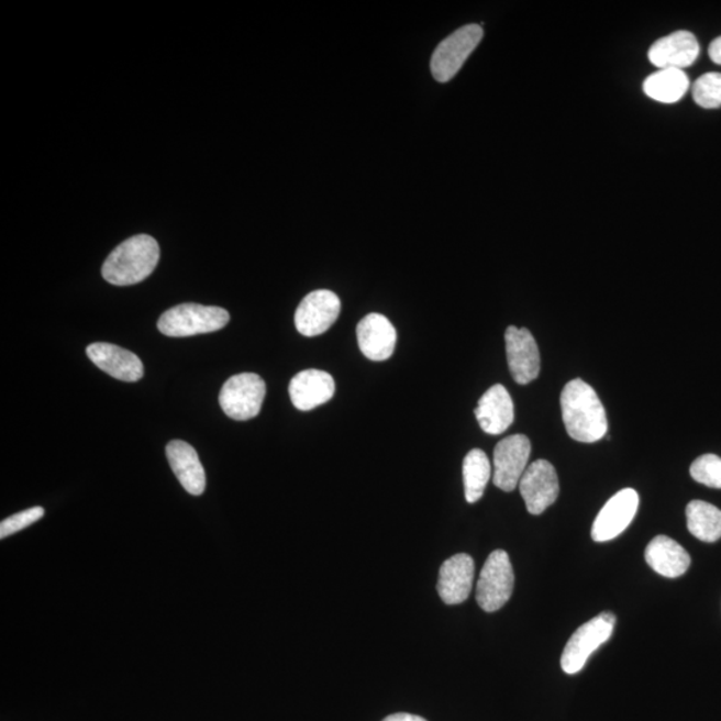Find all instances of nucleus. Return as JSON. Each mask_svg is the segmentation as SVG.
Segmentation results:
<instances>
[{
  "label": "nucleus",
  "instance_id": "obj_23",
  "mask_svg": "<svg viewBox=\"0 0 721 721\" xmlns=\"http://www.w3.org/2000/svg\"><path fill=\"white\" fill-rule=\"evenodd\" d=\"M463 476L465 487V499L475 503L481 499L485 488L492 476V466L485 452L472 450L464 458Z\"/></svg>",
  "mask_w": 721,
  "mask_h": 721
},
{
  "label": "nucleus",
  "instance_id": "obj_27",
  "mask_svg": "<svg viewBox=\"0 0 721 721\" xmlns=\"http://www.w3.org/2000/svg\"><path fill=\"white\" fill-rule=\"evenodd\" d=\"M708 54H710L713 64L721 66V36L711 43Z\"/></svg>",
  "mask_w": 721,
  "mask_h": 721
},
{
  "label": "nucleus",
  "instance_id": "obj_25",
  "mask_svg": "<svg viewBox=\"0 0 721 721\" xmlns=\"http://www.w3.org/2000/svg\"><path fill=\"white\" fill-rule=\"evenodd\" d=\"M691 476L695 481L706 487L721 489V458L717 455H702L691 465Z\"/></svg>",
  "mask_w": 721,
  "mask_h": 721
},
{
  "label": "nucleus",
  "instance_id": "obj_11",
  "mask_svg": "<svg viewBox=\"0 0 721 721\" xmlns=\"http://www.w3.org/2000/svg\"><path fill=\"white\" fill-rule=\"evenodd\" d=\"M640 497L635 489L625 488L602 507L592 526L596 543H606L620 536L637 513Z\"/></svg>",
  "mask_w": 721,
  "mask_h": 721
},
{
  "label": "nucleus",
  "instance_id": "obj_17",
  "mask_svg": "<svg viewBox=\"0 0 721 721\" xmlns=\"http://www.w3.org/2000/svg\"><path fill=\"white\" fill-rule=\"evenodd\" d=\"M335 384L329 373L308 369L298 373L289 385L290 400L301 412H309L333 399Z\"/></svg>",
  "mask_w": 721,
  "mask_h": 721
},
{
  "label": "nucleus",
  "instance_id": "obj_5",
  "mask_svg": "<svg viewBox=\"0 0 721 721\" xmlns=\"http://www.w3.org/2000/svg\"><path fill=\"white\" fill-rule=\"evenodd\" d=\"M614 625H617V617L611 612H602L576 630L563 652L564 673L579 674L590 655L611 639Z\"/></svg>",
  "mask_w": 721,
  "mask_h": 721
},
{
  "label": "nucleus",
  "instance_id": "obj_19",
  "mask_svg": "<svg viewBox=\"0 0 721 721\" xmlns=\"http://www.w3.org/2000/svg\"><path fill=\"white\" fill-rule=\"evenodd\" d=\"M166 456L186 492L201 496L207 488V475L195 447L185 441L174 440L166 446Z\"/></svg>",
  "mask_w": 721,
  "mask_h": 721
},
{
  "label": "nucleus",
  "instance_id": "obj_9",
  "mask_svg": "<svg viewBox=\"0 0 721 721\" xmlns=\"http://www.w3.org/2000/svg\"><path fill=\"white\" fill-rule=\"evenodd\" d=\"M519 488L528 512L534 515L544 513L556 502L561 492L555 466L546 459H537L528 466Z\"/></svg>",
  "mask_w": 721,
  "mask_h": 721
},
{
  "label": "nucleus",
  "instance_id": "obj_7",
  "mask_svg": "<svg viewBox=\"0 0 721 721\" xmlns=\"http://www.w3.org/2000/svg\"><path fill=\"white\" fill-rule=\"evenodd\" d=\"M266 385L256 373L230 377L220 393V406L228 418L247 421L257 418L263 408Z\"/></svg>",
  "mask_w": 721,
  "mask_h": 721
},
{
  "label": "nucleus",
  "instance_id": "obj_16",
  "mask_svg": "<svg viewBox=\"0 0 721 721\" xmlns=\"http://www.w3.org/2000/svg\"><path fill=\"white\" fill-rule=\"evenodd\" d=\"M87 356L99 369L120 381H140L145 373L142 360L136 354L106 342H97L87 347Z\"/></svg>",
  "mask_w": 721,
  "mask_h": 721
},
{
  "label": "nucleus",
  "instance_id": "obj_14",
  "mask_svg": "<svg viewBox=\"0 0 721 721\" xmlns=\"http://www.w3.org/2000/svg\"><path fill=\"white\" fill-rule=\"evenodd\" d=\"M475 579V562L469 555H458L447 558L441 565L437 590L441 600L447 606L462 604L469 598Z\"/></svg>",
  "mask_w": 721,
  "mask_h": 721
},
{
  "label": "nucleus",
  "instance_id": "obj_15",
  "mask_svg": "<svg viewBox=\"0 0 721 721\" xmlns=\"http://www.w3.org/2000/svg\"><path fill=\"white\" fill-rule=\"evenodd\" d=\"M359 351L370 360H387L393 356L397 332L387 317L371 313L357 325Z\"/></svg>",
  "mask_w": 721,
  "mask_h": 721
},
{
  "label": "nucleus",
  "instance_id": "obj_26",
  "mask_svg": "<svg viewBox=\"0 0 721 721\" xmlns=\"http://www.w3.org/2000/svg\"><path fill=\"white\" fill-rule=\"evenodd\" d=\"M43 515H45V509L42 507L30 508L26 511L11 515V518L3 520L2 524H0V539H5L11 536V534L23 531L24 528L38 522Z\"/></svg>",
  "mask_w": 721,
  "mask_h": 721
},
{
  "label": "nucleus",
  "instance_id": "obj_6",
  "mask_svg": "<svg viewBox=\"0 0 721 721\" xmlns=\"http://www.w3.org/2000/svg\"><path fill=\"white\" fill-rule=\"evenodd\" d=\"M514 574L506 551L490 553L477 583L476 599L485 612L499 611L511 599Z\"/></svg>",
  "mask_w": 721,
  "mask_h": 721
},
{
  "label": "nucleus",
  "instance_id": "obj_24",
  "mask_svg": "<svg viewBox=\"0 0 721 721\" xmlns=\"http://www.w3.org/2000/svg\"><path fill=\"white\" fill-rule=\"evenodd\" d=\"M695 102L702 109H718L721 106V74L707 73L694 85Z\"/></svg>",
  "mask_w": 721,
  "mask_h": 721
},
{
  "label": "nucleus",
  "instance_id": "obj_28",
  "mask_svg": "<svg viewBox=\"0 0 721 721\" xmlns=\"http://www.w3.org/2000/svg\"><path fill=\"white\" fill-rule=\"evenodd\" d=\"M382 721H428L424 718L418 717V714H410V713H393L389 714L387 719H384Z\"/></svg>",
  "mask_w": 721,
  "mask_h": 721
},
{
  "label": "nucleus",
  "instance_id": "obj_2",
  "mask_svg": "<svg viewBox=\"0 0 721 721\" xmlns=\"http://www.w3.org/2000/svg\"><path fill=\"white\" fill-rule=\"evenodd\" d=\"M159 245L151 235L123 241L110 253L102 267L106 281L115 286L136 285L152 275L159 260Z\"/></svg>",
  "mask_w": 721,
  "mask_h": 721
},
{
  "label": "nucleus",
  "instance_id": "obj_10",
  "mask_svg": "<svg viewBox=\"0 0 721 721\" xmlns=\"http://www.w3.org/2000/svg\"><path fill=\"white\" fill-rule=\"evenodd\" d=\"M341 312V301L331 290H314L298 307L295 323L304 337H315L331 329Z\"/></svg>",
  "mask_w": 721,
  "mask_h": 721
},
{
  "label": "nucleus",
  "instance_id": "obj_3",
  "mask_svg": "<svg viewBox=\"0 0 721 721\" xmlns=\"http://www.w3.org/2000/svg\"><path fill=\"white\" fill-rule=\"evenodd\" d=\"M230 321L228 310L219 307H204L200 303L177 304L158 321V329L167 337H191V335L219 332Z\"/></svg>",
  "mask_w": 721,
  "mask_h": 721
},
{
  "label": "nucleus",
  "instance_id": "obj_4",
  "mask_svg": "<svg viewBox=\"0 0 721 721\" xmlns=\"http://www.w3.org/2000/svg\"><path fill=\"white\" fill-rule=\"evenodd\" d=\"M480 24H468L440 43L432 55L431 71L440 84L450 82L462 70L466 59L482 41Z\"/></svg>",
  "mask_w": 721,
  "mask_h": 721
},
{
  "label": "nucleus",
  "instance_id": "obj_12",
  "mask_svg": "<svg viewBox=\"0 0 721 721\" xmlns=\"http://www.w3.org/2000/svg\"><path fill=\"white\" fill-rule=\"evenodd\" d=\"M509 370L520 385L530 384L539 377L540 352L536 340L528 329L509 326L506 332Z\"/></svg>",
  "mask_w": 721,
  "mask_h": 721
},
{
  "label": "nucleus",
  "instance_id": "obj_1",
  "mask_svg": "<svg viewBox=\"0 0 721 721\" xmlns=\"http://www.w3.org/2000/svg\"><path fill=\"white\" fill-rule=\"evenodd\" d=\"M565 429L579 443L592 444L604 439L608 420L598 393L586 381L576 378L565 385L562 393Z\"/></svg>",
  "mask_w": 721,
  "mask_h": 721
},
{
  "label": "nucleus",
  "instance_id": "obj_18",
  "mask_svg": "<svg viewBox=\"0 0 721 721\" xmlns=\"http://www.w3.org/2000/svg\"><path fill=\"white\" fill-rule=\"evenodd\" d=\"M482 431L492 436L508 431L513 424L514 406L511 395L502 385H493L485 391L475 410Z\"/></svg>",
  "mask_w": 721,
  "mask_h": 721
},
{
  "label": "nucleus",
  "instance_id": "obj_20",
  "mask_svg": "<svg viewBox=\"0 0 721 721\" xmlns=\"http://www.w3.org/2000/svg\"><path fill=\"white\" fill-rule=\"evenodd\" d=\"M645 562L656 574L676 579L691 565V557L679 543L668 536H656L645 550Z\"/></svg>",
  "mask_w": 721,
  "mask_h": 721
},
{
  "label": "nucleus",
  "instance_id": "obj_13",
  "mask_svg": "<svg viewBox=\"0 0 721 721\" xmlns=\"http://www.w3.org/2000/svg\"><path fill=\"white\" fill-rule=\"evenodd\" d=\"M700 46L698 40L689 31L676 33L658 40L651 46L648 58L651 64L661 70H684L698 59Z\"/></svg>",
  "mask_w": 721,
  "mask_h": 721
},
{
  "label": "nucleus",
  "instance_id": "obj_21",
  "mask_svg": "<svg viewBox=\"0 0 721 721\" xmlns=\"http://www.w3.org/2000/svg\"><path fill=\"white\" fill-rule=\"evenodd\" d=\"M687 526L692 536L705 543L721 539V511L710 502L694 500L686 509Z\"/></svg>",
  "mask_w": 721,
  "mask_h": 721
},
{
  "label": "nucleus",
  "instance_id": "obj_22",
  "mask_svg": "<svg viewBox=\"0 0 721 721\" xmlns=\"http://www.w3.org/2000/svg\"><path fill=\"white\" fill-rule=\"evenodd\" d=\"M644 92L662 103H676L689 89L687 74L681 70H658L645 79Z\"/></svg>",
  "mask_w": 721,
  "mask_h": 721
},
{
  "label": "nucleus",
  "instance_id": "obj_8",
  "mask_svg": "<svg viewBox=\"0 0 721 721\" xmlns=\"http://www.w3.org/2000/svg\"><path fill=\"white\" fill-rule=\"evenodd\" d=\"M532 445L524 434H513L495 447L493 484L503 492H513L530 462Z\"/></svg>",
  "mask_w": 721,
  "mask_h": 721
}]
</instances>
